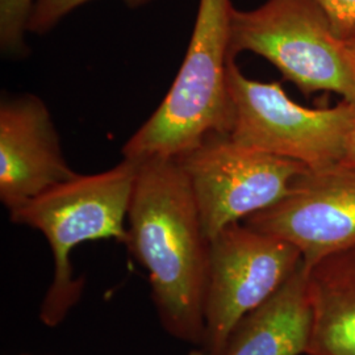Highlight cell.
Here are the masks:
<instances>
[{
	"label": "cell",
	"instance_id": "obj_11",
	"mask_svg": "<svg viewBox=\"0 0 355 355\" xmlns=\"http://www.w3.org/2000/svg\"><path fill=\"white\" fill-rule=\"evenodd\" d=\"M306 267L312 331L305 355H355V246Z\"/></svg>",
	"mask_w": 355,
	"mask_h": 355
},
{
	"label": "cell",
	"instance_id": "obj_16",
	"mask_svg": "<svg viewBox=\"0 0 355 355\" xmlns=\"http://www.w3.org/2000/svg\"><path fill=\"white\" fill-rule=\"evenodd\" d=\"M343 40H345L346 45L349 46V49L353 53V55H354L355 58V26L353 28V31H352L346 37L343 38Z\"/></svg>",
	"mask_w": 355,
	"mask_h": 355
},
{
	"label": "cell",
	"instance_id": "obj_2",
	"mask_svg": "<svg viewBox=\"0 0 355 355\" xmlns=\"http://www.w3.org/2000/svg\"><path fill=\"white\" fill-rule=\"evenodd\" d=\"M232 0H199L183 64L165 99L123 146V157L141 161L175 158L211 133H229L233 105L227 86Z\"/></svg>",
	"mask_w": 355,
	"mask_h": 355
},
{
	"label": "cell",
	"instance_id": "obj_15",
	"mask_svg": "<svg viewBox=\"0 0 355 355\" xmlns=\"http://www.w3.org/2000/svg\"><path fill=\"white\" fill-rule=\"evenodd\" d=\"M341 165L347 167V168L355 170V124L352 133H350L349 141H347L346 153H345V157H343Z\"/></svg>",
	"mask_w": 355,
	"mask_h": 355
},
{
	"label": "cell",
	"instance_id": "obj_7",
	"mask_svg": "<svg viewBox=\"0 0 355 355\" xmlns=\"http://www.w3.org/2000/svg\"><path fill=\"white\" fill-rule=\"evenodd\" d=\"M302 263V253L290 242L246 224L229 225L216 234L209 242L204 293V352L224 354L236 325Z\"/></svg>",
	"mask_w": 355,
	"mask_h": 355
},
{
	"label": "cell",
	"instance_id": "obj_14",
	"mask_svg": "<svg viewBox=\"0 0 355 355\" xmlns=\"http://www.w3.org/2000/svg\"><path fill=\"white\" fill-rule=\"evenodd\" d=\"M337 35L345 38L355 26V0H318Z\"/></svg>",
	"mask_w": 355,
	"mask_h": 355
},
{
	"label": "cell",
	"instance_id": "obj_6",
	"mask_svg": "<svg viewBox=\"0 0 355 355\" xmlns=\"http://www.w3.org/2000/svg\"><path fill=\"white\" fill-rule=\"evenodd\" d=\"M175 159L189 177L209 241L223 229L278 203L309 170L245 146L229 133H211Z\"/></svg>",
	"mask_w": 355,
	"mask_h": 355
},
{
	"label": "cell",
	"instance_id": "obj_4",
	"mask_svg": "<svg viewBox=\"0 0 355 355\" xmlns=\"http://www.w3.org/2000/svg\"><path fill=\"white\" fill-rule=\"evenodd\" d=\"M250 51L305 95L334 92L355 104V58L318 0H266L233 11L229 57Z\"/></svg>",
	"mask_w": 355,
	"mask_h": 355
},
{
	"label": "cell",
	"instance_id": "obj_9",
	"mask_svg": "<svg viewBox=\"0 0 355 355\" xmlns=\"http://www.w3.org/2000/svg\"><path fill=\"white\" fill-rule=\"evenodd\" d=\"M64 159L46 104L36 95L6 96L0 104V200L11 212L76 177Z\"/></svg>",
	"mask_w": 355,
	"mask_h": 355
},
{
	"label": "cell",
	"instance_id": "obj_8",
	"mask_svg": "<svg viewBox=\"0 0 355 355\" xmlns=\"http://www.w3.org/2000/svg\"><path fill=\"white\" fill-rule=\"evenodd\" d=\"M293 245L306 266L355 246V170L343 165L306 170L290 192L245 220Z\"/></svg>",
	"mask_w": 355,
	"mask_h": 355
},
{
	"label": "cell",
	"instance_id": "obj_13",
	"mask_svg": "<svg viewBox=\"0 0 355 355\" xmlns=\"http://www.w3.org/2000/svg\"><path fill=\"white\" fill-rule=\"evenodd\" d=\"M92 0H35L28 20V32L45 35L58 26L67 15ZM128 8L136 10L153 0H121Z\"/></svg>",
	"mask_w": 355,
	"mask_h": 355
},
{
	"label": "cell",
	"instance_id": "obj_12",
	"mask_svg": "<svg viewBox=\"0 0 355 355\" xmlns=\"http://www.w3.org/2000/svg\"><path fill=\"white\" fill-rule=\"evenodd\" d=\"M35 0H0V48L6 57L26 54L28 20Z\"/></svg>",
	"mask_w": 355,
	"mask_h": 355
},
{
	"label": "cell",
	"instance_id": "obj_1",
	"mask_svg": "<svg viewBox=\"0 0 355 355\" xmlns=\"http://www.w3.org/2000/svg\"><path fill=\"white\" fill-rule=\"evenodd\" d=\"M127 248L149 272L166 331L202 346L209 240L190 180L175 158L139 161L128 212Z\"/></svg>",
	"mask_w": 355,
	"mask_h": 355
},
{
	"label": "cell",
	"instance_id": "obj_5",
	"mask_svg": "<svg viewBox=\"0 0 355 355\" xmlns=\"http://www.w3.org/2000/svg\"><path fill=\"white\" fill-rule=\"evenodd\" d=\"M227 86L233 140L309 170L343 164L355 124L354 103L306 108L288 98L280 82L263 83L243 76L234 60L229 61Z\"/></svg>",
	"mask_w": 355,
	"mask_h": 355
},
{
	"label": "cell",
	"instance_id": "obj_17",
	"mask_svg": "<svg viewBox=\"0 0 355 355\" xmlns=\"http://www.w3.org/2000/svg\"><path fill=\"white\" fill-rule=\"evenodd\" d=\"M189 355H208L205 352H204L203 349L200 347L199 350H193V352H191L190 354Z\"/></svg>",
	"mask_w": 355,
	"mask_h": 355
},
{
	"label": "cell",
	"instance_id": "obj_3",
	"mask_svg": "<svg viewBox=\"0 0 355 355\" xmlns=\"http://www.w3.org/2000/svg\"><path fill=\"white\" fill-rule=\"evenodd\" d=\"M137 168L139 161L124 158L99 174H78L10 212L12 223L41 232L51 245L54 277L40 309L46 327L60 325L82 297L83 282L74 278L70 261L76 246L96 240L127 243Z\"/></svg>",
	"mask_w": 355,
	"mask_h": 355
},
{
	"label": "cell",
	"instance_id": "obj_10",
	"mask_svg": "<svg viewBox=\"0 0 355 355\" xmlns=\"http://www.w3.org/2000/svg\"><path fill=\"white\" fill-rule=\"evenodd\" d=\"M312 308L304 263L236 325L223 355L306 354Z\"/></svg>",
	"mask_w": 355,
	"mask_h": 355
}]
</instances>
